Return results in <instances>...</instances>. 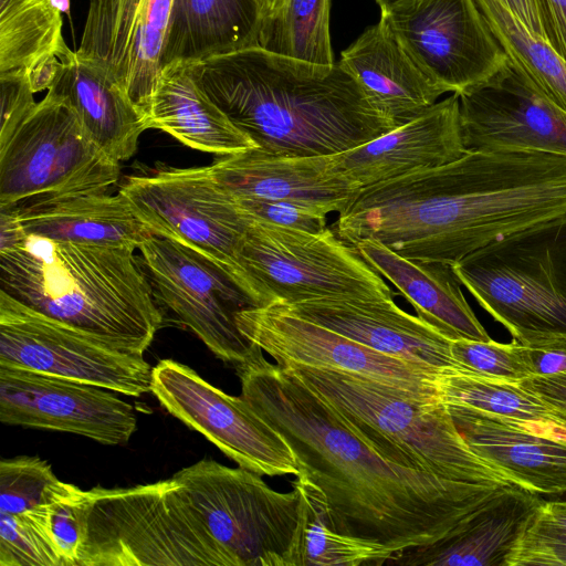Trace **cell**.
<instances>
[{
    "mask_svg": "<svg viewBox=\"0 0 566 566\" xmlns=\"http://www.w3.org/2000/svg\"><path fill=\"white\" fill-rule=\"evenodd\" d=\"M235 371L241 398L289 443L298 474L325 494L342 534L395 554L430 545L507 486L443 480L388 462L314 389L264 357Z\"/></svg>",
    "mask_w": 566,
    "mask_h": 566,
    "instance_id": "cell-1",
    "label": "cell"
},
{
    "mask_svg": "<svg viewBox=\"0 0 566 566\" xmlns=\"http://www.w3.org/2000/svg\"><path fill=\"white\" fill-rule=\"evenodd\" d=\"M200 88L276 156H328L395 128L338 63L312 64L259 46L187 62Z\"/></svg>",
    "mask_w": 566,
    "mask_h": 566,
    "instance_id": "cell-2",
    "label": "cell"
},
{
    "mask_svg": "<svg viewBox=\"0 0 566 566\" xmlns=\"http://www.w3.org/2000/svg\"><path fill=\"white\" fill-rule=\"evenodd\" d=\"M134 250L24 233L0 248V291L51 318L140 353L163 315Z\"/></svg>",
    "mask_w": 566,
    "mask_h": 566,
    "instance_id": "cell-3",
    "label": "cell"
},
{
    "mask_svg": "<svg viewBox=\"0 0 566 566\" xmlns=\"http://www.w3.org/2000/svg\"><path fill=\"white\" fill-rule=\"evenodd\" d=\"M285 368L323 397L346 426L388 462L449 481L513 485L471 449L442 401H422L340 370L301 365Z\"/></svg>",
    "mask_w": 566,
    "mask_h": 566,
    "instance_id": "cell-4",
    "label": "cell"
},
{
    "mask_svg": "<svg viewBox=\"0 0 566 566\" xmlns=\"http://www.w3.org/2000/svg\"><path fill=\"white\" fill-rule=\"evenodd\" d=\"M451 266L518 344L566 336V212L499 238Z\"/></svg>",
    "mask_w": 566,
    "mask_h": 566,
    "instance_id": "cell-5",
    "label": "cell"
},
{
    "mask_svg": "<svg viewBox=\"0 0 566 566\" xmlns=\"http://www.w3.org/2000/svg\"><path fill=\"white\" fill-rule=\"evenodd\" d=\"M77 566H230L172 479L88 490Z\"/></svg>",
    "mask_w": 566,
    "mask_h": 566,
    "instance_id": "cell-6",
    "label": "cell"
},
{
    "mask_svg": "<svg viewBox=\"0 0 566 566\" xmlns=\"http://www.w3.org/2000/svg\"><path fill=\"white\" fill-rule=\"evenodd\" d=\"M230 566H301L298 489L282 493L261 475L200 460L171 476Z\"/></svg>",
    "mask_w": 566,
    "mask_h": 566,
    "instance_id": "cell-7",
    "label": "cell"
},
{
    "mask_svg": "<svg viewBox=\"0 0 566 566\" xmlns=\"http://www.w3.org/2000/svg\"><path fill=\"white\" fill-rule=\"evenodd\" d=\"M237 262L241 287L256 306L394 296L355 247L328 228L313 233L250 218Z\"/></svg>",
    "mask_w": 566,
    "mask_h": 566,
    "instance_id": "cell-8",
    "label": "cell"
},
{
    "mask_svg": "<svg viewBox=\"0 0 566 566\" xmlns=\"http://www.w3.org/2000/svg\"><path fill=\"white\" fill-rule=\"evenodd\" d=\"M119 161L90 137L70 103L48 91L0 142V209L108 192Z\"/></svg>",
    "mask_w": 566,
    "mask_h": 566,
    "instance_id": "cell-9",
    "label": "cell"
},
{
    "mask_svg": "<svg viewBox=\"0 0 566 566\" xmlns=\"http://www.w3.org/2000/svg\"><path fill=\"white\" fill-rule=\"evenodd\" d=\"M0 366L132 397L151 391L153 367L144 353L43 315L1 291Z\"/></svg>",
    "mask_w": 566,
    "mask_h": 566,
    "instance_id": "cell-10",
    "label": "cell"
},
{
    "mask_svg": "<svg viewBox=\"0 0 566 566\" xmlns=\"http://www.w3.org/2000/svg\"><path fill=\"white\" fill-rule=\"evenodd\" d=\"M118 192L153 234L201 253L241 286L237 255L250 218L210 166L129 176Z\"/></svg>",
    "mask_w": 566,
    "mask_h": 566,
    "instance_id": "cell-11",
    "label": "cell"
},
{
    "mask_svg": "<svg viewBox=\"0 0 566 566\" xmlns=\"http://www.w3.org/2000/svg\"><path fill=\"white\" fill-rule=\"evenodd\" d=\"M138 250L156 298L217 358L238 369L264 357L235 321L239 312L256 305L226 271L191 248L155 234Z\"/></svg>",
    "mask_w": 566,
    "mask_h": 566,
    "instance_id": "cell-12",
    "label": "cell"
},
{
    "mask_svg": "<svg viewBox=\"0 0 566 566\" xmlns=\"http://www.w3.org/2000/svg\"><path fill=\"white\" fill-rule=\"evenodd\" d=\"M380 19L447 93H461L494 75L509 57L474 0H399Z\"/></svg>",
    "mask_w": 566,
    "mask_h": 566,
    "instance_id": "cell-13",
    "label": "cell"
},
{
    "mask_svg": "<svg viewBox=\"0 0 566 566\" xmlns=\"http://www.w3.org/2000/svg\"><path fill=\"white\" fill-rule=\"evenodd\" d=\"M235 321L240 332L280 366L301 365L360 375L419 400L441 402L437 380L442 374L304 319L280 303L242 310Z\"/></svg>",
    "mask_w": 566,
    "mask_h": 566,
    "instance_id": "cell-14",
    "label": "cell"
},
{
    "mask_svg": "<svg viewBox=\"0 0 566 566\" xmlns=\"http://www.w3.org/2000/svg\"><path fill=\"white\" fill-rule=\"evenodd\" d=\"M151 392L161 406L205 436L240 468L260 475L300 473L285 439L240 397L212 386L172 359L153 367Z\"/></svg>",
    "mask_w": 566,
    "mask_h": 566,
    "instance_id": "cell-15",
    "label": "cell"
},
{
    "mask_svg": "<svg viewBox=\"0 0 566 566\" xmlns=\"http://www.w3.org/2000/svg\"><path fill=\"white\" fill-rule=\"evenodd\" d=\"M458 96L465 151H537L566 158V112L510 59Z\"/></svg>",
    "mask_w": 566,
    "mask_h": 566,
    "instance_id": "cell-16",
    "label": "cell"
},
{
    "mask_svg": "<svg viewBox=\"0 0 566 566\" xmlns=\"http://www.w3.org/2000/svg\"><path fill=\"white\" fill-rule=\"evenodd\" d=\"M0 421L108 446L127 443L137 424L133 406L108 389L6 366H0Z\"/></svg>",
    "mask_w": 566,
    "mask_h": 566,
    "instance_id": "cell-17",
    "label": "cell"
},
{
    "mask_svg": "<svg viewBox=\"0 0 566 566\" xmlns=\"http://www.w3.org/2000/svg\"><path fill=\"white\" fill-rule=\"evenodd\" d=\"M172 0H91L75 53L101 65L144 115L161 70Z\"/></svg>",
    "mask_w": 566,
    "mask_h": 566,
    "instance_id": "cell-18",
    "label": "cell"
},
{
    "mask_svg": "<svg viewBox=\"0 0 566 566\" xmlns=\"http://www.w3.org/2000/svg\"><path fill=\"white\" fill-rule=\"evenodd\" d=\"M276 303V302H275ZM289 312L387 355L440 374L464 371L451 340L390 300L322 297L282 304Z\"/></svg>",
    "mask_w": 566,
    "mask_h": 566,
    "instance_id": "cell-19",
    "label": "cell"
},
{
    "mask_svg": "<svg viewBox=\"0 0 566 566\" xmlns=\"http://www.w3.org/2000/svg\"><path fill=\"white\" fill-rule=\"evenodd\" d=\"M447 407L471 449L513 484L536 493L566 492L564 424L520 421L459 405Z\"/></svg>",
    "mask_w": 566,
    "mask_h": 566,
    "instance_id": "cell-20",
    "label": "cell"
},
{
    "mask_svg": "<svg viewBox=\"0 0 566 566\" xmlns=\"http://www.w3.org/2000/svg\"><path fill=\"white\" fill-rule=\"evenodd\" d=\"M210 169L234 198L277 200L324 214L342 212L361 187L337 172L328 156H276L258 148L216 159Z\"/></svg>",
    "mask_w": 566,
    "mask_h": 566,
    "instance_id": "cell-21",
    "label": "cell"
},
{
    "mask_svg": "<svg viewBox=\"0 0 566 566\" xmlns=\"http://www.w3.org/2000/svg\"><path fill=\"white\" fill-rule=\"evenodd\" d=\"M464 153L459 96L452 93L417 118L332 155V167L365 188L448 164Z\"/></svg>",
    "mask_w": 566,
    "mask_h": 566,
    "instance_id": "cell-22",
    "label": "cell"
},
{
    "mask_svg": "<svg viewBox=\"0 0 566 566\" xmlns=\"http://www.w3.org/2000/svg\"><path fill=\"white\" fill-rule=\"evenodd\" d=\"M542 502L536 492L504 486L448 537L396 553L385 565L509 566Z\"/></svg>",
    "mask_w": 566,
    "mask_h": 566,
    "instance_id": "cell-23",
    "label": "cell"
},
{
    "mask_svg": "<svg viewBox=\"0 0 566 566\" xmlns=\"http://www.w3.org/2000/svg\"><path fill=\"white\" fill-rule=\"evenodd\" d=\"M339 64L395 128L423 114L447 93L419 67L381 19L342 52Z\"/></svg>",
    "mask_w": 566,
    "mask_h": 566,
    "instance_id": "cell-24",
    "label": "cell"
},
{
    "mask_svg": "<svg viewBox=\"0 0 566 566\" xmlns=\"http://www.w3.org/2000/svg\"><path fill=\"white\" fill-rule=\"evenodd\" d=\"M353 245L394 284L417 316L446 338L451 342L491 339L469 306L450 264L409 260L374 239H363Z\"/></svg>",
    "mask_w": 566,
    "mask_h": 566,
    "instance_id": "cell-25",
    "label": "cell"
},
{
    "mask_svg": "<svg viewBox=\"0 0 566 566\" xmlns=\"http://www.w3.org/2000/svg\"><path fill=\"white\" fill-rule=\"evenodd\" d=\"M62 61L48 91L66 98L86 133L109 157L117 161L133 157L139 136L148 129L144 115L97 63L74 51Z\"/></svg>",
    "mask_w": 566,
    "mask_h": 566,
    "instance_id": "cell-26",
    "label": "cell"
},
{
    "mask_svg": "<svg viewBox=\"0 0 566 566\" xmlns=\"http://www.w3.org/2000/svg\"><path fill=\"white\" fill-rule=\"evenodd\" d=\"M144 117L148 128L160 129L192 149L220 157L256 148L200 88L187 62L161 67Z\"/></svg>",
    "mask_w": 566,
    "mask_h": 566,
    "instance_id": "cell-27",
    "label": "cell"
},
{
    "mask_svg": "<svg viewBox=\"0 0 566 566\" xmlns=\"http://www.w3.org/2000/svg\"><path fill=\"white\" fill-rule=\"evenodd\" d=\"M3 209L15 213L25 233L55 241L135 251L153 234L120 192L87 193Z\"/></svg>",
    "mask_w": 566,
    "mask_h": 566,
    "instance_id": "cell-28",
    "label": "cell"
},
{
    "mask_svg": "<svg viewBox=\"0 0 566 566\" xmlns=\"http://www.w3.org/2000/svg\"><path fill=\"white\" fill-rule=\"evenodd\" d=\"M256 0H172L161 67L256 46Z\"/></svg>",
    "mask_w": 566,
    "mask_h": 566,
    "instance_id": "cell-29",
    "label": "cell"
},
{
    "mask_svg": "<svg viewBox=\"0 0 566 566\" xmlns=\"http://www.w3.org/2000/svg\"><path fill=\"white\" fill-rule=\"evenodd\" d=\"M50 0H0V74L27 73L72 51Z\"/></svg>",
    "mask_w": 566,
    "mask_h": 566,
    "instance_id": "cell-30",
    "label": "cell"
},
{
    "mask_svg": "<svg viewBox=\"0 0 566 566\" xmlns=\"http://www.w3.org/2000/svg\"><path fill=\"white\" fill-rule=\"evenodd\" d=\"M292 482L301 494V566H380L395 554L382 544L336 531L322 490L303 474Z\"/></svg>",
    "mask_w": 566,
    "mask_h": 566,
    "instance_id": "cell-31",
    "label": "cell"
},
{
    "mask_svg": "<svg viewBox=\"0 0 566 566\" xmlns=\"http://www.w3.org/2000/svg\"><path fill=\"white\" fill-rule=\"evenodd\" d=\"M489 28L515 64L555 105L566 112V60L531 32L499 0H474Z\"/></svg>",
    "mask_w": 566,
    "mask_h": 566,
    "instance_id": "cell-32",
    "label": "cell"
},
{
    "mask_svg": "<svg viewBox=\"0 0 566 566\" xmlns=\"http://www.w3.org/2000/svg\"><path fill=\"white\" fill-rule=\"evenodd\" d=\"M329 12L331 0H285L261 20L256 46L312 64L333 65Z\"/></svg>",
    "mask_w": 566,
    "mask_h": 566,
    "instance_id": "cell-33",
    "label": "cell"
},
{
    "mask_svg": "<svg viewBox=\"0 0 566 566\" xmlns=\"http://www.w3.org/2000/svg\"><path fill=\"white\" fill-rule=\"evenodd\" d=\"M440 399L493 416L536 423H560L553 411L521 382L474 376L460 370L437 380Z\"/></svg>",
    "mask_w": 566,
    "mask_h": 566,
    "instance_id": "cell-34",
    "label": "cell"
},
{
    "mask_svg": "<svg viewBox=\"0 0 566 566\" xmlns=\"http://www.w3.org/2000/svg\"><path fill=\"white\" fill-rule=\"evenodd\" d=\"M0 566H64L46 525V504L21 514L0 513Z\"/></svg>",
    "mask_w": 566,
    "mask_h": 566,
    "instance_id": "cell-35",
    "label": "cell"
},
{
    "mask_svg": "<svg viewBox=\"0 0 566 566\" xmlns=\"http://www.w3.org/2000/svg\"><path fill=\"white\" fill-rule=\"evenodd\" d=\"M59 479L39 457L21 455L0 461V513L21 514L46 504Z\"/></svg>",
    "mask_w": 566,
    "mask_h": 566,
    "instance_id": "cell-36",
    "label": "cell"
},
{
    "mask_svg": "<svg viewBox=\"0 0 566 566\" xmlns=\"http://www.w3.org/2000/svg\"><path fill=\"white\" fill-rule=\"evenodd\" d=\"M90 493L57 481L46 503V525L64 566H77L90 513Z\"/></svg>",
    "mask_w": 566,
    "mask_h": 566,
    "instance_id": "cell-37",
    "label": "cell"
},
{
    "mask_svg": "<svg viewBox=\"0 0 566 566\" xmlns=\"http://www.w3.org/2000/svg\"><path fill=\"white\" fill-rule=\"evenodd\" d=\"M566 566V501L542 502L509 566Z\"/></svg>",
    "mask_w": 566,
    "mask_h": 566,
    "instance_id": "cell-38",
    "label": "cell"
},
{
    "mask_svg": "<svg viewBox=\"0 0 566 566\" xmlns=\"http://www.w3.org/2000/svg\"><path fill=\"white\" fill-rule=\"evenodd\" d=\"M450 349L464 373L474 376L516 382L532 376L517 342L458 339L451 342Z\"/></svg>",
    "mask_w": 566,
    "mask_h": 566,
    "instance_id": "cell-39",
    "label": "cell"
},
{
    "mask_svg": "<svg viewBox=\"0 0 566 566\" xmlns=\"http://www.w3.org/2000/svg\"><path fill=\"white\" fill-rule=\"evenodd\" d=\"M234 199L249 218L313 233L326 228V214L301 205L277 200Z\"/></svg>",
    "mask_w": 566,
    "mask_h": 566,
    "instance_id": "cell-40",
    "label": "cell"
},
{
    "mask_svg": "<svg viewBox=\"0 0 566 566\" xmlns=\"http://www.w3.org/2000/svg\"><path fill=\"white\" fill-rule=\"evenodd\" d=\"M1 129L0 142L6 140L34 107L35 94L27 73L0 74Z\"/></svg>",
    "mask_w": 566,
    "mask_h": 566,
    "instance_id": "cell-41",
    "label": "cell"
},
{
    "mask_svg": "<svg viewBox=\"0 0 566 566\" xmlns=\"http://www.w3.org/2000/svg\"><path fill=\"white\" fill-rule=\"evenodd\" d=\"M520 345L532 376L566 373V336L531 345Z\"/></svg>",
    "mask_w": 566,
    "mask_h": 566,
    "instance_id": "cell-42",
    "label": "cell"
},
{
    "mask_svg": "<svg viewBox=\"0 0 566 566\" xmlns=\"http://www.w3.org/2000/svg\"><path fill=\"white\" fill-rule=\"evenodd\" d=\"M520 382L537 396L566 427V373L532 376Z\"/></svg>",
    "mask_w": 566,
    "mask_h": 566,
    "instance_id": "cell-43",
    "label": "cell"
},
{
    "mask_svg": "<svg viewBox=\"0 0 566 566\" xmlns=\"http://www.w3.org/2000/svg\"><path fill=\"white\" fill-rule=\"evenodd\" d=\"M548 43L566 60V0H538Z\"/></svg>",
    "mask_w": 566,
    "mask_h": 566,
    "instance_id": "cell-44",
    "label": "cell"
},
{
    "mask_svg": "<svg viewBox=\"0 0 566 566\" xmlns=\"http://www.w3.org/2000/svg\"><path fill=\"white\" fill-rule=\"evenodd\" d=\"M499 1L502 2L531 32L548 42L538 0Z\"/></svg>",
    "mask_w": 566,
    "mask_h": 566,
    "instance_id": "cell-45",
    "label": "cell"
},
{
    "mask_svg": "<svg viewBox=\"0 0 566 566\" xmlns=\"http://www.w3.org/2000/svg\"><path fill=\"white\" fill-rule=\"evenodd\" d=\"M284 1L285 0H256L262 19L274 13L284 3Z\"/></svg>",
    "mask_w": 566,
    "mask_h": 566,
    "instance_id": "cell-46",
    "label": "cell"
},
{
    "mask_svg": "<svg viewBox=\"0 0 566 566\" xmlns=\"http://www.w3.org/2000/svg\"><path fill=\"white\" fill-rule=\"evenodd\" d=\"M50 2L61 13L70 12L71 0H50Z\"/></svg>",
    "mask_w": 566,
    "mask_h": 566,
    "instance_id": "cell-47",
    "label": "cell"
},
{
    "mask_svg": "<svg viewBox=\"0 0 566 566\" xmlns=\"http://www.w3.org/2000/svg\"><path fill=\"white\" fill-rule=\"evenodd\" d=\"M399 0H376V2L379 4L380 10L386 9L387 7L391 6L392 3L397 2Z\"/></svg>",
    "mask_w": 566,
    "mask_h": 566,
    "instance_id": "cell-48",
    "label": "cell"
}]
</instances>
